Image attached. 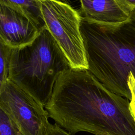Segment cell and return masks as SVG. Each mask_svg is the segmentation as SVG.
<instances>
[{
  "label": "cell",
  "mask_w": 135,
  "mask_h": 135,
  "mask_svg": "<svg viewBox=\"0 0 135 135\" xmlns=\"http://www.w3.org/2000/svg\"><path fill=\"white\" fill-rule=\"evenodd\" d=\"M80 29L88 70L109 90L129 101V76L135 78V11L127 21L116 25L81 17Z\"/></svg>",
  "instance_id": "7a4b0ae2"
},
{
  "label": "cell",
  "mask_w": 135,
  "mask_h": 135,
  "mask_svg": "<svg viewBox=\"0 0 135 135\" xmlns=\"http://www.w3.org/2000/svg\"><path fill=\"white\" fill-rule=\"evenodd\" d=\"M44 108L49 117L72 135H135L129 101L107 88L88 70L62 72Z\"/></svg>",
  "instance_id": "6da1fadb"
},
{
  "label": "cell",
  "mask_w": 135,
  "mask_h": 135,
  "mask_svg": "<svg viewBox=\"0 0 135 135\" xmlns=\"http://www.w3.org/2000/svg\"><path fill=\"white\" fill-rule=\"evenodd\" d=\"M12 48L0 41V94L8 79Z\"/></svg>",
  "instance_id": "9c48e42d"
},
{
  "label": "cell",
  "mask_w": 135,
  "mask_h": 135,
  "mask_svg": "<svg viewBox=\"0 0 135 135\" xmlns=\"http://www.w3.org/2000/svg\"><path fill=\"white\" fill-rule=\"evenodd\" d=\"M78 11L88 21L105 25H116L127 21L130 13L117 0H79Z\"/></svg>",
  "instance_id": "52a82bcc"
},
{
  "label": "cell",
  "mask_w": 135,
  "mask_h": 135,
  "mask_svg": "<svg viewBox=\"0 0 135 135\" xmlns=\"http://www.w3.org/2000/svg\"><path fill=\"white\" fill-rule=\"evenodd\" d=\"M45 135H72L69 132L63 129L57 123H50L47 132Z\"/></svg>",
  "instance_id": "7c38bea8"
},
{
  "label": "cell",
  "mask_w": 135,
  "mask_h": 135,
  "mask_svg": "<svg viewBox=\"0 0 135 135\" xmlns=\"http://www.w3.org/2000/svg\"><path fill=\"white\" fill-rule=\"evenodd\" d=\"M0 135H20L12 121L1 108Z\"/></svg>",
  "instance_id": "30bf717a"
},
{
  "label": "cell",
  "mask_w": 135,
  "mask_h": 135,
  "mask_svg": "<svg viewBox=\"0 0 135 135\" xmlns=\"http://www.w3.org/2000/svg\"><path fill=\"white\" fill-rule=\"evenodd\" d=\"M0 4L14 7L23 12L40 31L46 28L40 0H0Z\"/></svg>",
  "instance_id": "ba28073f"
},
{
  "label": "cell",
  "mask_w": 135,
  "mask_h": 135,
  "mask_svg": "<svg viewBox=\"0 0 135 135\" xmlns=\"http://www.w3.org/2000/svg\"><path fill=\"white\" fill-rule=\"evenodd\" d=\"M56 1L61 2H62V3H64L69 4V5H70V4H71L70 0H56Z\"/></svg>",
  "instance_id": "5bb4252c"
},
{
  "label": "cell",
  "mask_w": 135,
  "mask_h": 135,
  "mask_svg": "<svg viewBox=\"0 0 135 135\" xmlns=\"http://www.w3.org/2000/svg\"><path fill=\"white\" fill-rule=\"evenodd\" d=\"M127 11L131 13L135 11V0H117Z\"/></svg>",
  "instance_id": "4fadbf2b"
},
{
  "label": "cell",
  "mask_w": 135,
  "mask_h": 135,
  "mask_svg": "<svg viewBox=\"0 0 135 135\" xmlns=\"http://www.w3.org/2000/svg\"><path fill=\"white\" fill-rule=\"evenodd\" d=\"M71 68L56 42L45 28L31 43L12 49L8 79L45 107L57 78Z\"/></svg>",
  "instance_id": "3957f363"
},
{
  "label": "cell",
  "mask_w": 135,
  "mask_h": 135,
  "mask_svg": "<svg viewBox=\"0 0 135 135\" xmlns=\"http://www.w3.org/2000/svg\"><path fill=\"white\" fill-rule=\"evenodd\" d=\"M40 31L21 11L0 4V41L12 49L32 42Z\"/></svg>",
  "instance_id": "8992f818"
},
{
  "label": "cell",
  "mask_w": 135,
  "mask_h": 135,
  "mask_svg": "<svg viewBox=\"0 0 135 135\" xmlns=\"http://www.w3.org/2000/svg\"><path fill=\"white\" fill-rule=\"evenodd\" d=\"M128 85L131 92V99L129 100V107L131 114L135 121V78L130 74L128 79Z\"/></svg>",
  "instance_id": "8fae6325"
},
{
  "label": "cell",
  "mask_w": 135,
  "mask_h": 135,
  "mask_svg": "<svg viewBox=\"0 0 135 135\" xmlns=\"http://www.w3.org/2000/svg\"><path fill=\"white\" fill-rule=\"evenodd\" d=\"M41 12L48 30L72 69L88 66L80 32L81 17L70 5L56 0H40Z\"/></svg>",
  "instance_id": "277c9868"
},
{
  "label": "cell",
  "mask_w": 135,
  "mask_h": 135,
  "mask_svg": "<svg viewBox=\"0 0 135 135\" xmlns=\"http://www.w3.org/2000/svg\"><path fill=\"white\" fill-rule=\"evenodd\" d=\"M0 108L20 135L46 134L50 123L45 108L8 79L0 94Z\"/></svg>",
  "instance_id": "5b68a950"
}]
</instances>
